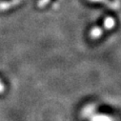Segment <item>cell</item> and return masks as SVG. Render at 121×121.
<instances>
[{
	"mask_svg": "<svg viewBox=\"0 0 121 121\" xmlns=\"http://www.w3.org/2000/svg\"><path fill=\"white\" fill-rule=\"evenodd\" d=\"M92 121H112V119L107 114H95L93 116Z\"/></svg>",
	"mask_w": 121,
	"mask_h": 121,
	"instance_id": "1",
	"label": "cell"
}]
</instances>
